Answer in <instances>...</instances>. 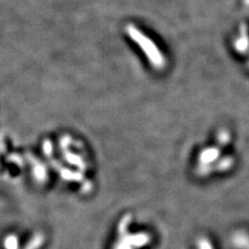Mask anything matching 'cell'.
<instances>
[{"instance_id":"6da1fadb","label":"cell","mask_w":249,"mask_h":249,"mask_svg":"<svg viewBox=\"0 0 249 249\" xmlns=\"http://www.w3.org/2000/svg\"><path fill=\"white\" fill-rule=\"evenodd\" d=\"M127 30L130 37L140 46V48L143 49V52L146 54V56L149 57V59L155 67L160 68L164 65V58H163L162 54L156 48V46L151 40L144 36L134 26H129Z\"/></svg>"}]
</instances>
